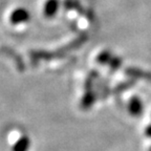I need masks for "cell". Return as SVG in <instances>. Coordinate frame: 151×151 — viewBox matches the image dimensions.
Here are the masks:
<instances>
[{"label": "cell", "mask_w": 151, "mask_h": 151, "mask_svg": "<svg viewBox=\"0 0 151 151\" xmlns=\"http://www.w3.org/2000/svg\"><path fill=\"white\" fill-rule=\"evenodd\" d=\"M129 111L133 116H139L143 111V104L137 98H132L129 102Z\"/></svg>", "instance_id": "obj_4"}, {"label": "cell", "mask_w": 151, "mask_h": 151, "mask_svg": "<svg viewBox=\"0 0 151 151\" xmlns=\"http://www.w3.org/2000/svg\"><path fill=\"white\" fill-rule=\"evenodd\" d=\"M29 19H31V14L24 7H17V9H15L11 13V16H9V21L14 25L26 23V22L29 21Z\"/></svg>", "instance_id": "obj_1"}, {"label": "cell", "mask_w": 151, "mask_h": 151, "mask_svg": "<svg viewBox=\"0 0 151 151\" xmlns=\"http://www.w3.org/2000/svg\"><path fill=\"white\" fill-rule=\"evenodd\" d=\"M146 133H147V135H148V137H151V125L146 129Z\"/></svg>", "instance_id": "obj_6"}, {"label": "cell", "mask_w": 151, "mask_h": 151, "mask_svg": "<svg viewBox=\"0 0 151 151\" xmlns=\"http://www.w3.org/2000/svg\"><path fill=\"white\" fill-rule=\"evenodd\" d=\"M59 5H60L59 0H47L44 4V9H43L44 16L46 18L54 17L57 14V12H58V9H59Z\"/></svg>", "instance_id": "obj_2"}, {"label": "cell", "mask_w": 151, "mask_h": 151, "mask_svg": "<svg viewBox=\"0 0 151 151\" xmlns=\"http://www.w3.org/2000/svg\"><path fill=\"white\" fill-rule=\"evenodd\" d=\"M31 147V141L28 137H22L13 146V151H27Z\"/></svg>", "instance_id": "obj_3"}, {"label": "cell", "mask_w": 151, "mask_h": 151, "mask_svg": "<svg viewBox=\"0 0 151 151\" xmlns=\"http://www.w3.org/2000/svg\"><path fill=\"white\" fill-rule=\"evenodd\" d=\"M110 57H111L110 52H102V54L100 55L99 57H98V59H99V61L102 62V63H105V62L108 61V60L110 59Z\"/></svg>", "instance_id": "obj_5"}, {"label": "cell", "mask_w": 151, "mask_h": 151, "mask_svg": "<svg viewBox=\"0 0 151 151\" xmlns=\"http://www.w3.org/2000/svg\"><path fill=\"white\" fill-rule=\"evenodd\" d=\"M150 151H151V149H150Z\"/></svg>", "instance_id": "obj_7"}]
</instances>
